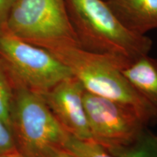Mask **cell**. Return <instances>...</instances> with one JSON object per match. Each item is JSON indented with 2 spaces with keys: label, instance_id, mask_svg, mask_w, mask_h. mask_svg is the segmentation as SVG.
<instances>
[{
  "label": "cell",
  "instance_id": "obj_7",
  "mask_svg": "<svg viewBox=\"0 0 157 157\" xmlns=\"http://www.w3.org/2000/svg\"><path fill=\"white\" fill-rule=\"evenodd\" d=\"M84 88L72 76L42 94L66 132L81 140L92 141L84 104Z\"/></svg>",
  "mask_w": 157,
  "mask_h": 157
},
{
  "label": "cell",
  "instance_id": "obj_11",
  "mask_svg": "<svg viewBox=\"0 0 157 157\" xmlns=\"http://www.w3.org/2000/svg\"><path fill=\"white\" fill-rule=\"evenodd\" d=\"M63 148L76 157H115L103 146L93 141L78 140L70 135Z\"/></svg>",
  "mask_w": 157,
  "mask_h": 157
},
{
  "label": "cell",
  "instance_id": "obj_10",
  "mask_svg": "<svg viewBox=\"0 0 157 157\" xmlns=\"http://www.w3.org/2000/svg\"><path fill=\"white\" fill-rule=\"evenodd\" d=\"M106 150L115 157H157L155 134L145 129L135 142Z\"/></svg>",
  "mask_w": 157,
  "mask_h": 157
},
{
  "label": "cell",
  "instance_id": "obj_4",
  "mask_svg": "<svg viewBox=\"0 0 157 157\" xmlns=\"http://www.w3.org/2000/svg\"><path fill=\"white\" fill-rule=\"evenodd\" d=\"M11 124L18 151L25 157H44L63 148L68 136L42 94L21 86L14 93Z\"/></svg>",
  "mask_w": 157,
  "mask_h": 157
},
{
  "label": "cell",
  "instance_id": "obj_18",
  "mask_svg": "<svg viewBox=\"0 0 157 157\" xmlns=\"http://www.w3.org/2000/svg\"><path fill=\"white\" fill-rule=\"evenodd\" d=\"M155 139H156V143H157V135H155Z\"/></svg>",
  "mask_w": 157,
  "mask_h": 157
},
{
  "label": "cell",
  "instance_id": "obj_1",
  "mask_svg": "<svg viewBox=\"0 0 157 157\" xmlns=\"http://www.w3.org/2000/svg\"><path fill=\"white\" fill-rule=\"evenodd\" d=\"M72 26L84 50L131 63L147 56L153 42L127 29L105 0H66Z\"/></svg>",
  "mask_w": 157,
  "mask_h": 157
},
{
  "label": "cell",
  "instance_id": "obj_12",
  "mask_svg": "<svg viewBox=\"0 0 157 157\" xmlns=\"http://www.w3.org/2000/svg\"><path fill=\"white\" fill-rule=\"evenodd\" d=\"M13 97L14 93H13V89L5 68L0 62V119L11 129V112Z\"/></svg>",
  "mask_w": 157,
  "mask_h": 157
},
{
  "label": "cell",
  "instance_id": "obj_17",
  "mask_svg": "<svg viewBox=\"0 0 157 157\" xmlns=\"http://www.w3.org/2000/svg\"><path fill=\"white\" fill-rule=\"evenodd\" d=\"M0 157H8L7 155H0Z\"/></svg>",
  "mask_w": 157,
  "mask_h": 157
},
{
  "label": "cell",
  "instance_id": "obj_9",
  "mask_svg": "<svg viewBox=\"0 0 157 157\" xmlns=\"http://www.w3.org/2000/svg\"><path fill=\"white\" fill-rule=\"evenodd\" d=\"M122 73L154 111L157 121V58L143 56L125 66Z\"/></svg>",
  "mask_w": 157,
  "mask_h": 157
},
{
  "label": "cell",
  "instance_id": "obj_3",
  "mask_svg": "<svg viewBox=\"0 0 157 157\" xmlns=\"http://www.w3.org/2000/svg\"><path fill=\"white\" fill-rule=\"evenodd\" d=\"M7 32L50 51L81 48L66 0H17L6 18Z\"/></svg>",
  "mask_w": 157,
  "mask_h": 157
},
{
  "label": "cell",
  "instance_id": "obj_13",
  "mask_svg": "<svg viewBox=\"0 0 157 157\" xmlns=\"http://www.w3.org/2000/svg\"><path fill=\"white\" fill-rule=\"evenodd\" d=\"M17 151L13 130L0 119V155H9Z\"/></svg>",
  "mask_w": 157,
  "mask_h": 157
},
{
  "label": "cell",
  "instance_id": "obj_14",
  "mask_svg": "<svg viewBox=\"0 0 157 157\" xmlns=\"http://www.w3.org/2000/svg\"><path fill=\"white\" fill-rule=\"evenodd\" d=\"M17 0H0V21L7 18V15Z\"/></svg>",
  "mask_w": 157,
  "mask_h": 157
},
{
  "label": "cell",
  "instance_id": "obj_2",
  "mask_svg": "<svg viewBox=\"0 0 157 157\" xmlns=\"http://www.w3.org/2000/svg\"><path fill=\"white\" fill-rule=\"evenodd\" d=\"M51 53L68 66L85 91L134 109L147 124L156 121L151 106L122 73L123 68L129 64L127 62L77 47L62 48Z\"/></svg>",
  "mask_w": 157,
  "mask_h": 157
},
{
  "label": "cell",
  "instance_id": "obj_15",
  "mask_svg": "<svg viewBox=\"0 0 157 157\" xmlns=\"http://www.w3.org/2000/svg\"><path fill=\"white\" fill-rule=\"evenodd\" d=\"M44 157H76L63 148L52 149Z\"/></svg>",
  "mask_w": 157,
  "mask_h": 157
},
{
  "label": "cell",
  "instance_id": "obj_5",
  "mask_svg": "<svg viewBox=\"0 0 157 157\" xmlns=\"http://www.w3.org/2000/svg\"><path fill=\"white\" fill-rule=\"evenodd\" d=\"M0 55L17 86L40 94L73 76L68 66L50 51L7 32L0 34Z\"/></svg>",
  "mask_w": 157,
  "mask_h": 157
},
{
  "label": "cell",
  "instance_id": "obj_6",
  "mask_svg": "<svg viewBox=\"0 0 157 157\" xmlns=\"http://www.w3.org/2000/svg\"><path fill=\"white\" fill-rule=\"evenodd\" d=\"M84 104L92 141L105 149L131 144L147 124L134 109L84 91Z\"/></svg>",
  "mask_w": 157,
  "mask_h": 157
},
{
  "label": "cell",
  "instance_id": "obj_8",
  "mask_svg": "<svg viewBox=\"0 0 157 157\" xmlns=\"http://www.w3.org/2000/svg\"><path fill=\"white\" fill-rule=\"evenodd\" d=\"M127 29L139 34L157 29V0H105Z\"/></svg>",
  "mask_w": 157,
  "mask_h": 157
},
{
  "label": "cell",
  "instance_id": "obj_16",
  "mask_svg": "<svg viewBox=\"0 0 157 157\" xmlns=\"http://www.w3.org/2000/svg\"><path fill=\"white\" fill-rule=\"evenodd\" d=\"M7 156L8 157H25L24 155H23L21 152H19L18 151H17L13 153V154H11L7 155Z\"/></svg>",
  "mask_w": 157,
  "mask_h": 157
}]
</instances>
